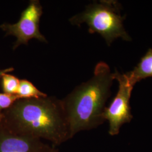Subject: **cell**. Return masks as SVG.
I'll return each instance as SVG.
<instances>
[{
  "instance_id": "obj_1",
  "label": "cell",
  "mask_w": 152,
  "mask_h": 152,
  "mask_svg": "<svg viewBox=\"0 0 152 152\" xmlns=\"http://www.w3.org/2000/svg\"><path fill=\"white\" fill-rule=\"evenodd\" d=\"M0 125L16 135L57 147L71 139L62 100L54 96L20 99L0 114Z\"/></svg>"
},
{
  "instance_id": "obj_2",
  "label": "cell",
  "mask_w": 152,
  "mask_h": 152,
  "mask_svg": "<svg viewBox=\"0 0 152 152\" xmlns=\"http://www.w3.org/2000/svg\"><path fill=\"white\" fill-rule=\"evenodd\" d=\"M114 80L108 65L99 62L92 78L75 88L61 100L71 139L82 131L93 129L103 124L105 105L111 95Z\"/></svg>"
},
{
  "instance_id": "obj_3",
  "label": "cell",
  "mask_w": 152,
  "mask_h": 152,
  "mask_svg": "<svg viewBox=\"0 0 152 152\" xmlns=\"http://www.w3.org/2000/svg\"><path fill=\"white\" fill-rule=\"evenodd\" d=\"M121 5L116 1L94 2L86 6L83 12L72 16L69 22L78 26L86 23L89 33L100 34L109 46L118 38L130 41L131 38L123 25L126 16L121 15Z\"/></svg>"
},
{
  "instance_id": "obj_4",
  "label": "cell",
  "mask_w": 152,
  "mask_h": 152,
  "mask_svg": "<svg viewBox=\"0 0 152 152\" xmlns=\"http://www.w3.org/2000/svg\"><path fill=\"white\" fill-rule=\"evenodd\" d=\"M43 14L42 6L38 0L29 1L27 7L21 14L19 21L15 24H0V29L5 32V36H13L16 38L13 49L21 45H28L33 38L47 43L48 41L39 31V23Z\"/></svg>"
},
{
  "instance_id": "obj_5",
  "label": "cell",
  "mask_w": 152,
  "mask_h": 152,
  "mask_svg": "<svg viewBox=\"0 0 152 152\" xmlns=\"http://www.w3.org/2000/svg\"><path fill=\"white\" fill-rule=\"evenodd\" d=\"M113 76L114 80L119 83L118 91L109 107L105 108L103 113L104 120L109 121V134L112 136L118 134L122 125L130 122L132 118L130 99L134 87L125 74H120L115 70Z\"/></svg>"
},
{
  "instance_id": "obj_6",
  "label": "cell",
  "mask_w": 152,
  "mask_h": 152,
  "mask_svg": "<svg viewBox=\"0 0 152 152\" xmlns=\"http://www.w3.org/2000/svg\"><path fill=\"white\" fill-rule=\"evenodd\" d=\"M55 147L39 139L16 135L0 125V152H53Z\"/></svg>"
},
{
  "instance_id": "obj_7",
  "label": "cell",
  "mask_w": 152,
  "mask_h": 152,
  "mask_svg": "<svg viewBox=\"0 0 152 152\" xmlns=\"http://www.w3.org/2000/svg\"><path fill=\"white\" fill-rule=\"evenodd\" d=\"M125 75L132 86L141 80L152 77V49H149L134 69Z\"/></svg>"
},
{
  "instance_id": "obj_8",
  "label": "cell",
  "mask_w": 152,
  "mask_h": 152,
  "mask_svg": "<svg viewBox=\"0 0 152 152\" xmlns=\"http://www.w3.org/2000/svg\"><path fill=\"white\" fill-rule=\"evenodd\" d=\"M16 95L20 99H38L48 96L39 90L31 82L26 80H20Z\"/></svg>"
},
{
  "instance_id": "obj_9",
  "label": "cell",
  "mask_w": 152,
  "mask_h": 152,
  "mask_svg": "<svg viewBox=\"0 0 152 152\" xmlns=\"http://www.w3.org/2000/svg\"><path fill=\"white\" fill-rule=\"evenodd\" d=\"M1 80V87L4 93L16 95L20 82L18 78L7 73L2 76Z\"/></svg>"
},
{
  "instance_id": "obj_10",
  "label": "cell",
  "mask_w": 152,
  "mask_h": 152,
  "mask_svg": "<svg viewBox=\"0 0 152 152\" xmlns=\"http://www.w3.org/2000/svg\"><path fill=\"white\" fill-rule=\"evenodd\" d=\"M18 99L20 98L16 95L0 93V114L3 111L11 107Z\"/></svg>"
},
{
  "instance_id": "obj_11",
  "label": "cell",
  "mask_w": 152,
  "mask_h": 152,
  "mask_svg": "<svg viewBox=\"0 0 152 152\" xmlns=\"http://www.w3.org/2000/svg\"><path fill=\"white\" fill-rule=\"evenodd\" d=\"M14 70V69L12 67L7 68L4 69H0V80L1 79L2 77L4 76V75L7 74V73H10V72H12Z\"/></svg>"
},
{
  "instance_id": "obj_12",
  "label": "cell",
  "mask_w": 152,
  "mask_h": 152,
  "mask_svg": "<svg viewBox=\"0 0 152 152\" xmlns=\"http://www.w3.org/2000/svg\"><path fill=\"white\" fill-rule=\"evenodd\" d=\"M53 152H59V149H58V148L57 147H55V148L54 149V151H53Z\"/></svg>"
},
{
  "instance_id": "obj_13",
  "label": "cell",
  "mask_w": 152,
  "mask_h": 152,
  "mask_svg": "<svg viewBox=\"0 0 152 152\" xmlns=\"http://www.w3.org/2000/svg\"><path fill=\"white\" fill-rule=\"evenodd\" d=\"M0 117H1V116H0Z\"/></svg>"
}]
</instances>
